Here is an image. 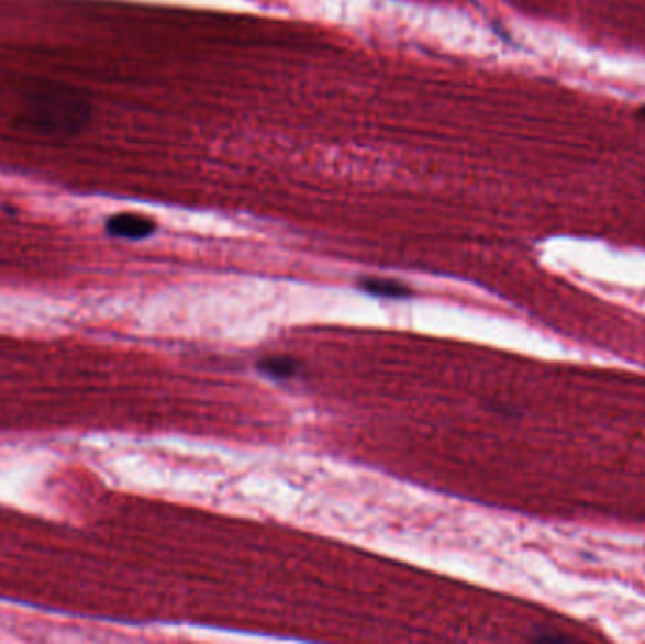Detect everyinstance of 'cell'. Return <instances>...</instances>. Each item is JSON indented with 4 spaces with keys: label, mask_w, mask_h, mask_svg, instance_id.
Segmentation results:
<instances>
[{
    "label": "cell",
    "mask_w": 645,
    "mask_h": 644,
    "mask_svg": "<svg viewBox=\"0 0 645 644\" xmlns=\"http://www.w3.org/2000/svg\"><path fill=\"white\" fill-rule=\"evenodd\" d=\"M27 121L33 127L49 135H73L89 115L84 99L73 91L44 89L29 97Z\"/></svg>",
    "instance_id": "obj_1"
},
{
    "label": "cell",
    "mask_w": 645,
    "mask_h": 644,
    "mask_svg": "<svg viewBox=\"0 0 645 644\" xmlns=\"http://www.w3.org/2000/svg\"><path fill=\"white\" fill-rule=\"evenodd\" d=\"M154 220L146 215L133 214V212H123L108 218L107 233L115 238H125V241H144L147 236L155 233Z\"/></svg>",
    "instance_id": "obj_2"
},
{
    "label": "cell",
    "mask_w": 645,
    "mask_h": 644,
    "mask_svg": "<svg viewBox=\"0 0 645 644\" xmlns=\"http://www.w3.org/2000/svg\"><path fill=\"white\" fill-rule=\"evenodd\" d=\"M359 288L372 296L387 297V299H404L412 296V289L408 288L407 284L389 280V278H372V276L363 278Z\"/></svg>",
    "instance_id": "obj_3"
},
{
    "label": "cell",
    "mask_w": 645,
    "mask_h": 644,
    "mask_svg": "<svg viewBox=\"0 0 645 644\" xmlns=\"http://www.w3.org/2000/svg\"><path fill=\"white\" fill-rule=\"evenodd\" d=\"M260 375L270 376L274 380H287L293 378L299 370V363L286 356H270L259 362Z\"/></svg>",
    "instance_id": "obj_4"
}]
</instances>
